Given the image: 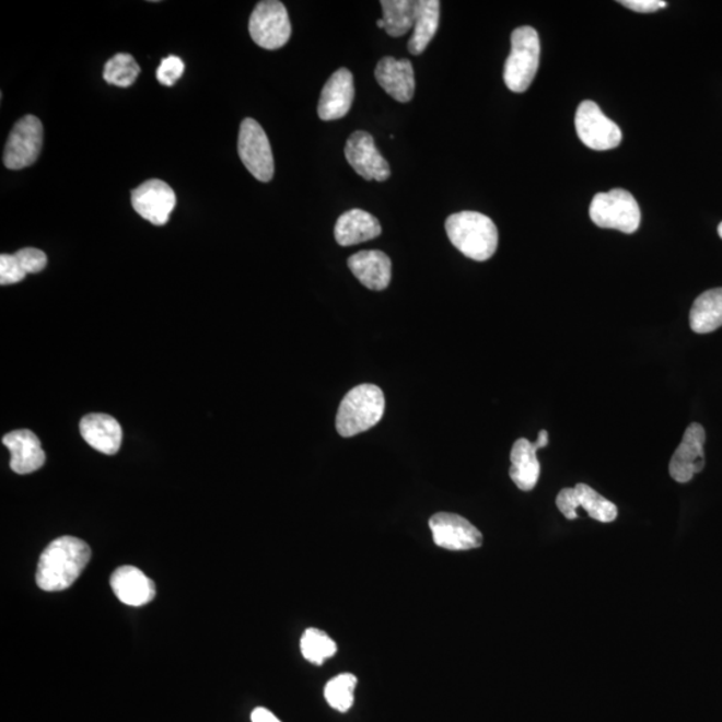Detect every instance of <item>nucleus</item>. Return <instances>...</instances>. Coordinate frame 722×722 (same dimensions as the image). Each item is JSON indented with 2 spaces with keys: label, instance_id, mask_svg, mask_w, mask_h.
Returning <instances> with one entry per match:
<instances>
[{
  "label": "nucleus",
  "instance_id": "72a5a7b5",
  "mask_svg": "<svg viewBox=\"0 0 722 722\" xmlns=\"http://www.w3.org/2000/svg\"><path fill=\"white\" fill-rule=\"evenodd\" d=\"M376 24H377V27H379V28H385V22L383 21V18H382V20H379V21L376 22Z\"/></svg>",
  "mask_w": 722,
  "mask_h": 722
},
{
  "label": "nucleus",
  "instance_id": "ddd939ff",
  "mask_svg": "<svg viewBox=\"0 0 722 722\" xmlns=\"http://www.w3.org/2000/svg\"><path fill=\"white\" fill-rule=\"evenodd\" d=\"M346 159L353 171L366 180L377 183L387 180L391 176L388 162L379 152L370 132L354 131L346 144Z\"/></svg>",
  "mask_w": 722,
  "mask_h": 722
},
{
  "label": "nucleus",
  "instance_id": "0eeeda50",
  "mask_svg": "<svg viewBox=\"0 0 722 722\" xmlns=\"http://www.w3.org/2000/svg\"><path fill=\"white\" fill-rule=\"evenodd\" d=\"M238 154L241 161L253 177L261 183H269L275 176L272 148L261 125L246 118L240 126Z\"/></svg>",
  "mask_w": 722,
  "mask_h": 722
},
{
  "label": "nucleus",
  "instance_id": "aec40b11",
  "mask_svg": "<svg viewBox=\"0 0 722 722\" xmlns=\"http://www.w3.org/2000/svg\"><path fill=\"white\" fill-rule=\"evenodd\" d=\"M348 268L365 288L384 291L393 279V263L381 251H361L348 258Z\"/></svg>",
  "mask_w": 722,
  "mask_h": 722
},
{
  "label": "nucleus",
  "instance_id": "c756f323",
  "mask_svg": "<svg viewBox=\"0 0 722 722\" xmlns=\"http://www.w3.org/2000/svg\"><path fill=\"white\" fill-rule=\"evenodd\" d=\"M185 71V63L178 57H167L162 59L159 70H156V80L165 86H173Z\"/></svg>",
  "mask_w": 722,
  "mask_h": 722
},
{
  "label": "nucleus",
  "instance_id": "cd10ccee",
  "mask_svg": "<svg viewBox=\"0 0 722 722\" xmlns=\"http://www.w3.org/2000/svg\"><path fill=\"white\" fill-rule=\"evenodd\" d=\"M140 66L130 54H117L105 65L104 78L107 83L118 88H129L140 75Z\"/></svg>",
  "mask_w": 722,
  "mask_h": 722
},
{
  "label": "nucleus",
  "instance_id": "f3484780",
  "mask_svg": "<svg viewBox=\"0 0 722 722\" xmlns=\"http://www.w3.org/2000/svg\"><path fill=\"white\" fill-rule=\"evenodd\" d=\"M3 444L9 449L12 471L21 475L38 471L46 462L45 451L38 436L30 430H18L3 436Z\"/></svg>",
  "mask_w": 722,
  "mask_h": 722
},
{
  "label": "nucleus",
  "instance_id": "393cba45",
  "mask_svg": "<svg viewBox=\"0 0 722 722\" xmlns=\"http://www.w3.org/2000/svg\"><path fill=\"white\" fill-rule=\"evenodd\" d=\"M385 32L393 38L406 35L415 26L417 2L411 0H382Z\"/></svg>",
  "mask_w": 722,
  "mask_h": 722
},
{
  "label": "nucleus",
  "instance_id": "b1692460",
  "mask_svg": "<svg viewBox=\"0 0 722 722\" xmlns=\"http://www.w3.org/2000/svg\"><path fill=\"white\" fill-rule=\"evenodd\" d=\"M690 328L696 334L714 333L722 327V288L710 289L698 296L690 310Z\"/></svg>",
  "mask_w": 722,
  "mask_h": 722
},
{
  "label": "nucleus",
  "instance_id": "4be33fe9",
  "mask_svg": "<svg viewBox=\"0 0 722 722\" xmlns=\"http://www.w3.org/2000/svg\"><path fill=\"white\" fill-rule=\"evenodd\" d=\"M382 225L375 216L365 210L352 209L342 213L335 226V238L341 246L365 243L381 236Z\"/></svg>",
  "mask_w": 722,
  "mask_h": 722
},
{
  "label": "nucleus",
  "instance_id": "39448f33",
  "mask_svg": "<svg viewBox=\"0 0 722 722\" xmlns=\"http://www.w3.org/2000/svg\"><path fill=\"white\" fill-rule=\"evenodd\" d=\"M589 214L595 225L622 233H634L641 225L640 205L631 193L624 189L595 195Z\"/></svg>",
  "mask_w": 722,
  "mask_h": 722
},
{
  "label": "nucleus",
  "instance_id": "423d86ee",
  "mask_svg": "<svg viewBox=\"0 0 722 722\" xmlns=\"http://www.w3.org/2000/svg\"><path fill=\"white\" fill-rule=\"evenodd\" d=\"M253 42L265 50H279L291 38L292 26L286 5L279 0H264L253 10L249 20Z\"/></svg>",
  "mask_w": 722,
  "mask_h": 722
},
{
  "label": "nucleus",
  "instance_id": "f704fd0d",
  "mask_svg": "<svg viewBox=\"0 0 722 722\" xmlns=\"http://www.w3.org/2000/svg\"><path fill=\"white\" fill-rule=\"evenodd\" d=\"M719 234H720V237L722 238V222H721V224L719 225Z\"/></svg>",
  "mask_w": 722,
  "mask_h": 722
},
{
  "label": "nucleus",
  "instance_id": "412c9836",
  "mask_svg": "<svg viewBox=\"0 0 722 722\" xmlns=\"http://www.w3.org/2000/svg\"><path fill=\"white\" fill-rule=\"evenodd\" d=\"M81 435L89 445L105 455L118 453L123 443V429L106 414H89L81 420Z\"/></svg>",
  "mask_w": 722,
  "mask_h": 722
},
{
  "label": "nucleus",
  "instance_id": "2eb2a0df",
  "mask_svg": "<svg viewBox=\"0 0 722 722\" xmlns=\"http://www.w3.org/2000/svg\"><path fill=\"white\" fill-rule=\"evenodd\" d=\"M547 444H549V432L546 430L539 432L535 443L525 438L517 439L514 443L510 456V478L513 479L517 489L532 491L537 486L540 475L537 451L546 447Z\"/></svg>",
  "mask_w": 722,
  "mask_h": 722
},
{
  "label": "nucleus",
  "instance_id": "6ab92c4d",
  "mask_svg": "<svg viewBox=\"0 0 722 722\" xmlns=\"http://www.w3.org/2000/svg\"><path fill=\"white\" fill-rule=\"evenodd\" d=\"M110 585L117 598L128 606H144L155 597L154 582L135 566H120L114 571Z\"/></svg>",
  "mask_w": 722,
  "mask_h": 722
},
{
  "label": "nucleus",
  "instance_id": "f8f14e48",
  "mask_svg": "<svg viewBox=\"0 0 722 722\" xmlns=\"http://www.w3.org/2000/svg\"><path fill=\"white\" fill-rule=\"evenodd\" d=\"M557 508L570 521L577 520L578 508L585 509L590 517L602 523L616 521L618 515L616 504L585 484H578L574 489H563L559 492Z\"/></svg>",
  "mask_w": 722,
  "mask_h": 722
},
{
  "label": "nucleus",
  "instance_id": "a211bd4d",
  "mask_svg": "<svg viewBox=\"0 0 722 722\" xmlns=\"http://www.w3.org/2000/svg\"><path fill=\"white\" fill-rule=\"evenodd\" d=\"M376 81L397 102L407 104L415 94L414 66L408 59L385 57L377 63Z\"/></svg>",
  "mask_w": 722,
  "mask_h": 722
},
{
  "label": "nucleus",
  "instance_id": "dca6fc26",
  "mask_svg": "<svg viewBox=\"0 0 722 722\" xmlns=\"http://www.w3.org/2000/svg\"><path fill=\"white\" fill-rule=\"evenodd\" d=\"M354 98L352 72L342 68L330 75L324 84L317 113L323 120H336L346 117L351 110Z\"/></svg>",
  "mask_w": 722,
  "mask_h": 722
},
{
  "label": "nucleus",
  "instance_id": "7ed1b4c3",
  "mask_svg": "<svg viewBox=\"0 0 722 722\" xmlns=\"http://www.w3.org/2000/svg\"><path fill=\"white\" fill-rule=\"evenodd\" d=\"M385 399L375 384H361L349 391L336 415V430L342 438L359 435L383 419Z\"/></svg>",
  "mask_w": 722,
  "mask_h": 722
},
{
  "label": "nucleus",
  "instance_id": "473e14b6",
  "mask_svg": "<svg viewBox=\"0 0 722 722\" xmlns=\"http://www.w3.org/2000/svg\"><path fill=\"white\" fill-rule=\"evenodd\" d=\"M252 722H281L272 712L265 708H256L251 715Z\"/></svg>",
  "mask_w": 722,
  "mask_h": 722
},
{
  "label": "nucleus",
  "instance_id": "c85d7f7f",
  "mask_svg": "<svg viewBox=\"0 0 722 722\" xmlns=\"http://www.w3.org/2000/svg\"><path fill=\"white\" fill-rule=\"evenodd\" d=\"M27 273L21 267L15 255L0 256V286H11L21 282Z\"/></svg>",
  "mask_w": 722,
  "mask_h": 722
},
{
  "label": "nucleus",
  "instance_id": "a878e982",
  "mask_svg": "<svg viewBox=\"0 0 722 722\" xmlns=\"http://www.w3.org/2000/svg\"><path fill=\"white\" fill-rule=\"evenodd\" d=\"M301 654L312 664L322 665L325 660L334 657L337 652L336 642L321 629H306L300 641Z\"/></svg>",
  "mask_w": 722,
  "mask_h": 722
},
{
  "label": "nucleus",
  "instance_id": "9d476101",
  "mask_svg": "<svg viewBox=\"0 0 722 722\" xmlns=\"http://www.w3.org/2000/svg\"><path fill=\"white\" fill-rule=\"evenodd\" d=\"M433 542L442 549L466 551L478 549L484 537L466 517L451 513H438L430 520Z\"/></svg>",
  "mask_w": 722,
  "mask_h": 722
},
{
  "label": "nucleus",
  "instance_id": "5701e85b",
  "mask_svg": "<svg viewBox=\"0 0 722 722\" xmlns=\"http://www.w3.org/2000/svg\"><path fill=\"white\" fill-rule=\"evenodd\" d=\"M439 18H441V2L438 0H419L417 2L414 34L408 42V51L412 56H420L430 45L438 32Z\"/></svg>",
  "mask_w": 722,
  "mask_h": 722
},
{
  "label": "nucleus",
  "instance_id": "2f4dec72",
  "mask_svg": "<svg viewBox=\"0 0 722 722\" xmlns=\"http://www.w3.org/2000/svg\"><path fill=\"white\" fill-rule=\"evenodd\" d=\"M622 5L641 14H650L661 9H665L667 3L664 0H621Z\"/></svg>",
  "mask_w": 722,
  "mask_h": 722
},
{
  "label": "nucleus",
  "instance_id": "bb28decb",
  "mask_svg": "<svg viewBox=\"0 0 722 722\" xmlns=\"http://www.w3.org/2000/svg\"><path fill=\"white\" fill-rule=\"evenodd\" d=\"M358 678L351 673L340 674L325 685L324 696L330 708L339 712H348L354 701V688H357Z\"/></svg>",
  "mask_w": 722,
  "mask_h": 722
},
{
  "label": "nucleus",
  "instance_id": "7c9ffc66",
  "mask_svg": "<svg viewBox=\"0 0 722 722\" xmlns=\"http://www.w3.org/2000/svg\"><path fill=\"white\" fill-rule=\"evenodd\" d=\"M24 272L39 273L46 268L47 256L45 252L35 248H24L15 253Z\"/></svg>",
  "mask_w": 722,
  "mask_h": 722
},
{
  "label": "nucleus",
  "instance_id": "9b49d317",
  "mask_svg": "<svg viewBox=\"0 0 722 722\" xmlns=\"http://www.w3.org/2000/svg\"><path fill=\"white\" fill-rule=\"evenodd\" d=\"M176 203V193L161 179H149L131 191L132 208L156 226L167 224Z\"/></svg>",
  "mask_w": 722,
  "mask_h": 722
},
{
  "label": "nucleus",
  "instance_id": "4468645a",
  "mask_svg": "<svg viewBox=\"0 0 722 722\" xmlns=\"http://www.w3.org/2000/svg\"><path fill=\"white\" fill-rule=\"evenodd\" d=\"M706 442L707 433L701 424L691 423L686 429L683 442L674 451L669 465L671 477L678 484H688L706 467Z\"/></svg>",
  "mask_w": 722,
  "mask_h": 722
},
{
  "label": "nucleus",
  "instance_id": "f03ea898",
  "mask_svg": "<svg viewBox=\"0 0 722 722\" xmlns=\"http://www.w3.org/2000/svg\"><path fill=\"white\" fill-rule=\"evenodd\" d=\"M445 232L455 246L474 261H487L498 248V228L479 212H459L445 220Z\"/></svg>",
  "mask_w": 722,
  "mask_h": 722
},
{
  "label": "nucleus",
  "instance_id": "20e7f679",
  "mask_svg": "<svg viewBox=\"0 0 722 722\" xmlns=\"http://www.w3.org/2000/svg\"><path fill=\"white\" fill-rule=\"evenodd\" d=\"M540 42L533 27L523 26L511 34V53L505 60V86L514 93H525L539 68Z\"/></svg>",
  "mask_w": 722,
  "mask_h": 722
},
{
  "label": "nucleus",
  "instance_id": "6e6552de",
  "mask_svg": "<svg viewBox=\"0 0 722 722\" xmlns=\"http://www.w3.org/2000/svg\"><path fill=\"white\" fill-rule=\"evenodd\" d=\"M575 129L585 147L604 152L616 149L622 141V131L607 118L593 101H583L575 113Z\"/></svg>",
  "mask_w": 722,
  "mask_h": 722
},
{
  "label": "nucleus",
  "instance_id": "f257e3e1",
  "mask_svg": "<svg viewBox=\"0 0 722 722\" xmlns=\"http://www.w3.org/2000/svg\"><path fill=\"white\" fill-rule=\"evenodd\" d=\"M90 558L92 550L80 538L66 535L53 540L39 558L36 583L44 592H62L80 578Z\"/></svg>",
  "mask_w": 722,
  "mask_h": 722
},
{
  "label": "nucleus",
  "instance_id": "1a4fd4ad",
  "mask_svg": "<svg viewBox=\"0 0 722 722\" xmlns=\"http://www.w3.org/2000/svg\"><path fill=\"white\" fill-rule=\"evenodd\" d=\"M44 143V126L35 116L18 120L5 143L3 162L11 171L32 166L40 154Z\"/></svg>",
  "mask_w": 722,
  "mask_h": 722
}]
</instances>
